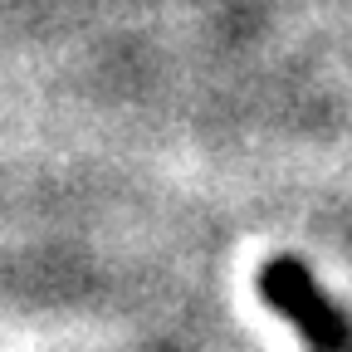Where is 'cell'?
<instances>
[{
	"mask_svg": "<svg viewBox=\"0 0 352 352\" xmlns=\"http://www.w3.org/2000/svg\"><path fill=\"white\" fill-rule=\"evenodd\" d=\"M259 294H264V303L279 308V314L303 333V342L314 352H352V323L333 308V298L314 284V274H308L298 259H289V254L264 259Z\"/></svg>",
	"mask_w": 352,
	"mask_h": 352,
	"instance_id": "cell-1",
	"label": "cell"
}]
</instances>
